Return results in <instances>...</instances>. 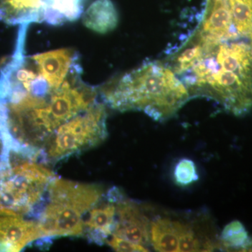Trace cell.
Instances as JSON below:
<instances>
[{"label":"cell","instance_id":"obj_1","mask_svg":"<svg viewBox=\"0 0 252 252\" xmlns=\"http://www.w3.org/2000/svg\"><path fill=\"white\" fill-rule=\"evenodd\" d=\"M29 25L0 69V138L5 150L45 165L90 149L107 125L100 91L83 79L72 49L26 54Z\"/></svg>","mask_w":252,"mask_h":252},{"label":"cell","instance_id":"obj_2","mask_svg":"<svg viewBox=\"0 0 252 252\" xmlns=\"http://www.w3.org/2000/svg\"><path fill=\"white\" fill-rule=\"evenodd\" d=\"M106 105L125 112L140 111L157 122L167 120L190 98L185 84L164 61H149L100 90Z\"/></svg>","mask_w":252,"mask_h":252},{"label":"cell","instance_id":"obj_3","mask_svg":"<svg viewBox=\"0 0 252 252\" xmlns=\"http://www.w3.org/2000/svg\"><path fill=\"white\" fill-rule=\"evenodd\" d=\"M56 177L49 165L6 150L0 161V215L36 220Z\"/></svg>","mask_w":252,"mask_h":252},{"label":"cell","instance_id":"obj_4","mask_svg":"<svg viewBox=\"0 0 252 252\" xmlns=\"http://www.w3.org/2000/svg\"><path fill=\"white\" fill-rule=\"evenodd\" d=\"M105 189L96 184H83L57 177L48 190L45 203L36 219L41 245L59 237H81L86 216L104 196Z\"/></svg>","mask_w":252,"mask_h":252},{"label":"cell","instance_id":"obj_5","mask_svg":"<svg viewBox=\"0 0 252 252\" xmlns=\"http://www.w3.org/2000/svg\"><path fill=\"white\" fill-rule=\"evenodd\" d=\"M82 0H0V21L6 24L71 22L80 12Z\"/></svg>","mask_w":252,"mask_h":252},{"label":"cell","instance_id":"obj_6","mask_svg":"<svg viewBox=\"0 0 252 252\" xmlns=\"http://www.w3.org/2000/svg\"><path fill=\"white\" fill-rule=\"evenodd\" d=\"M117 221L112 235L125 239L137 245L150 244V220L140 205L123 193L116 200Z\"/></svg>","mask_w":252,"mask_h":252},{"label":"cell","instance_id":"obj_7","mask_svg":"<svg viewBox=\"0 0 252 252\" xmlns=\"http://www.w3.org/2000/svg\"><path fill=\"white\" fill-rule=\"evenodd\" d=\"M41 238L36 220L0 215V252H21Z\"/></svg>","mask_w":252,"mask_h":252},{"label":"cell","instance_id":"obj_8","mask_svg":"<svg viewBox=\"0 0 252 252\" xmlns=\"http://www.w3.org/2000/svg\"><path fill=\"white\" fill-rule=\"evenodd\" d=\"M117 221V206L104 193L86 216L84 233L90 243L102 245L112 236Z\"/></svg>","mask_w":252,"mask_h":252},{"label":"cell","instance_id":"obj_9","mask_svg":"<svg viewBox=\"0 0 252 252\" xmlns=\"http://www.w3.org/2000/svg\"><path fill=\"white\" fill-rule=\"evenodd\" d=\"M187 223L170 217H158L150 220V244L157 252H179L180 235Z\"/></svg>","mask_w":252,"mask_h":252},{"label":"cell","instance_id":"obj_10","mask_svg":"<svg viewBox=\"0 0 252 252\" xmlns=\"http://www.w3.org/2000/svg\"><path fill=\"white\" fill-rule=\"evenodd\" d=\"M84 26L99 34H106L117 28L119 16L111 0H97L83 16Z\"/></svg>","mask_w":252,"mask_h":252},{"label":"cell","instance_id":"obj_11","mask_svg":"<svg viewBox=\"0 0 252 252\" xmlns=\"http://www.w3.org/2000/svg\"><path fill=\"white\" fill-rule=\"evenodd\" d=\"M220 241L222 250L251 251L252 239L239 220H233L225 225L220 234Z\"/></svg>","mask_w":252,"mask_h":252},{"label":"cell","instance_id":"obj_12","mask_svg":"<svg viewBox=\"0 0 252 252\" xmlns=\"http://www.w3.org/2000/svg\"><path fill=\"white\" fill-rule=\"evenodd\" d=\"M199 176L195 162L190 159L182 158L176 164L174 169V180L180 187H187L197 182Z\"/></svg>","mask_w":252,"mask_h":252},{"label":"cell","instance_id":"obj_13","mask_svg":"<svg viewBox=\"0 0 252 252\" xmlns=\"http://www.w3.org/2000/svg\"><path fill=\"white\" fill-rule=\"evenodd\" d=\"M106 244L117 252H145L149 251L148 249L143 245H137L115 235H112Z\"/></svg>","mask_w":252,"mask_h":252}]
</instances>
